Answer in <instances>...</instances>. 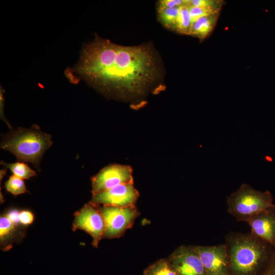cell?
Returning <instances> with one entry per match:
<instances>
[{
    "instance_id": "1",
    "label": "cell",
    "mask_w": 275,
    "mask_h": 275,
    "mask_svg": "<svg viewBox=\"0 0 275 275\" xmlns=\"http://www.w3.org/2000/svg\"><path fill=\"white\" fill-rule=\"evenodd\" d=\"M72 71L100 91L121 98L142 96L161 79V64L149 44L125 46L98 35L86 44Z\"/></svg>"
},
{
    "instance_id": "2",
    "label": "cell",
    "mask_w": 275,
    "mask_h": 275,
    "mask_svg": "<svg viewBox=\"0 0 275 275\" xmlns=\"http://www.w3.org/2000/svg\"><path fill=\"white\" fill-rule=\"evenodd\" d=\"M226 243L232 275H255L266 264L273 248L251 232H231Z\"/></svg>"
},
{
    "instance_id": "3",
    "label": "cell",
    "mask_w": 275,
    "mask_h": 275,
    "mask_svg": "<svg viewBox=\"0 0 275 275\" xmlns=\"http://www.w3.org/2000/svg\"><path fill=\"white\" fill-rule=\"evenodd\" d=\"M50 134L39 128H18L2 142L1 148L9 151L20 161L39 166L44 152L52 145Z\"/></svg>"
},
{
    "instance_id": "4",
    "label": "cell",
    "mask_w": 275,
    "mask_h": 275,
    "mask_svg": "<svg viewBox=\"0 0 275 275\" xmlns=\"http://www.w3.org/2000/svg\"><path fill=\"white\" fill-rule=\"evenodd\" d=\"M227 203L228 212L237 221L245 222L275 206L272 195L269 190H257L245 183L227 198Z\"/></svg>"
},
{
    "instance_id": "5",
    "label": "cell",
    "mask_w": 275,
    "mask_h": 275,
    "mask_svg": "<svg viewBox=\"0 0 275 275\" xmlns=\"http://www.w3.org/2000/svg\"><path fill=\"white\" fill-rule=\"evenodd\" d=\"M105 222L106 228L103 238H117L131 228L140 215L136 206L116 207L97 206Z\"/></svg>"
},
{
    "instance_id": "6",
    "label": "cell",
    "mask_w": 275,
    "mask_h": 275,
    "mask_svg": "<svg viewBox=\"0 0 275 275\" xmlns=\"http://www.w3.org/2000/svg\"><path fill=\"white\" fill-rule=\"evenodd\" d=\"M106 228L105 219L98 207L89 202L74 214L72 224L73 231L82 230L89 234L93 238L92 245L98 248L103 238Z\"/></svg>"
},
{
    "instance_id": "7",
    "label": "cell",
    "mask_w": 275,
    "mask_h": 275,
    "mask_svg": "<svg viewBox=\"0 0 275 275\" xmlns=\"http://www.w3.org/2000/svg\"><path fill=\"white\" fill-rule=\"evenodd\" d=\"M207 275H230L229 254L226 243L211 246L191 245Z\"/></svg>"
},
{
    "instance_id": "8",
    "label": "cell",
    "mask_w": 275,
    "mask_h": 275,
    "mask_svg": "<svg viewBox=\"0 0 275 275\" xmlns=\"http://www.w3.org/2000/svg\"><path fill=\"white\" fill-rule=\"evenodd\" d=\"M133 183L132 168L128 166L112 164L107 166L91 178L92 195L114 187Z\"/></svg>"
},
{
    "instance_id": "9",
    "label": "cell",
    "mask_w": 275,
    "mask_h": 275,
    "mask_svg": "<svg viewBox=\"0 0 275 275\" xmlns=\"http://www.w3.org/2000/svg\"><path fill=\"white\" fill-rule=\"evenodd\" d=\"M139 196V193L135 188L133 183H127L92 195L90 202L97 206H135Z\"/></svg>"
},
{
    "instance_id": "10",
    "label": "cell",
    "mask_w": 275,
    "mask_h": 275,
    "mask_svg": "<svg viewBox=\"0 0 275 275\" xmlns=\"http://www.w3.org/2000/svg\"><path fill=\"white\" fill-rule=\"evenodd\" d=\"M168 258L178 275H207L198 255L191 245L179 246Z\"/></svg>"
},
{
    "instance_id": "11",
    "label": "cell",
    "mask_w": 275,
    "mask_h": 275,
    "mask_svg": "<svg viewBox=\"0 0 275 275\" xmlns=\"http://www.w3.org/2000/svg\"><path fill=\"white\" fill-rule=\"evenodd\" d=\"M246 223L253 235L272 247L275 246V206L254 216Z\"/></svg>"
},
{
    "instance_id": "12",
    "label": "cell",
    "mask_w": 275,
    "mask_h": 275,
    "mask_svg": "<svg viewBox=\"0 0 275 275\" xmlns=\"http://www.w3.org/2000/svg\"><path fill=\"white\" fill-rule=\"evenodd\" d=\"M219 13L202 17L195 21L189 35L203 40L208 37L215 26Z\"/></svg>"
},
{
    "instance_id": "13",
    "label": "cell",
    "mask_w": 275,
    "mask_h": 275,
    "mask_svg": "<svg viewBox=\"0 0 275 275\" xmlns=\"http://www.w3.org/2000/svg\"><path fill=\"white\" fill-rule=\"evenodd\" d=\"M192 25L188 0H184V3L179 7L176 19L171 30L181 34L189 35Z\"/></svg>"
},
{
    "instance_id": "14",
    "label": "cell",
    "mask_w": 275,
    "mask_h": 275,
    "mask_svg": "<svg viewBox=\"0 0 275 275\" xmlns=\"http://www.w3.org/2000/svg\"><path fill=\"white\" fill-rule=\"evenodd\" d=\"M144 275H178L167 258L160 259L150 265L143 271Z\"/></svg>"
},
{
    "instance_id": "15",
    "label": "cell",
    "mask_w": 275,
    "mask_h": 275,
    "mask_svg": "<svg viewBox=\"0 0 275 275\" xmlns=\"http://www.w3.org/2000/svg\"><path fill=\"white\" fill-rule=\"evenodd\" d=\"M1 163L9 169L13 175L22 179H28L36 175V172L23 162L10 163L1 161Z\"/></svg>"
},
{
    "instance_id": "16",
    "label": "cell",
    "mask_w": 275,
    "mask_h": 275,
    "mask_svg": "<svg viewBox=\"0 0 275 275\" xmlns=\"http://www.w3.org/2000/svg\"><path fill=\"white\" fill-rule=\"evenodd\" d=\"M23 180L14 175L11 176L5 183L7 190L14 196L25 193L26 188Z\"/></svg>"
},
{
    "instance_id": "17",
    "label": "cell",
    "mask_w": 275,
    "mask_h": 275,
    "mask_svg": "<svg viewBox=\"0 0 275 275\" xmlns=\"http://www.w3.org/2000/svg\"><path fill=\"white\" fill-rule=\"evenodd\" d=\"M191 6L214 10L219 12L223 4L221 0H189Z\"/></svg>"
},
{
    "instance_id": "18",
    "label": "cell",
    "mask_w": 275,
    "mask_h": 275,
    "mask_svg": "<svg viewBox=\"0 0 275 275\" xmlns=\"http://www.w3.org/2000/svg\"><path fill=\"white\" fill-rule=\"evenodd\" d=\"M15 225V223L13 222L7 215L1 217L0 238L1 241L14 230Z\"/></svg>"
},
{
    "instance_id": "19",
    "label": "cell",
    "mask_w": 275,
    "mask_h": 275,
    "mask_svg": "<svg viewBox=\"0 0 275 275\" xmlns=\"http://www.w3.org/2000/svg\"><path fill=\"white\" fill-rule=\"evenodd\" d=\"M264 267L260 275H275V246L273 247L270 257Z\"/></svg>"
},
{
    "instance_id": "20",
    "label": "cell",
    "mask_w": 275,
    "mask_h": 275,
    "mask_svg": "<svg viewBox=\"0 0 275 275\" xmlns=\"http://www.w3.org/2000/svg\"><path fill=\"white\" fill-rule=\"evenodd\" d=\"M19 222L23 225H30L34 221L33 213L27 210L21 211L19 213Z\"/></svg>"
},
{
    "instance_id": "21",
    "label": "cell",
    "mask_w": 275,
    "mask_h": 275,
    "mask_svg": "<svg viewBox=\"0 0 275 275\" xmlns=\"http://www.w3.org/2000/svg\"><path fill=\"white\" fill-rule=\"evenodd\" d=\"M19 213L17 211H12L7 214V216L13 221L15 224L19 222Z\"/></svg>"
}]
</instances>
